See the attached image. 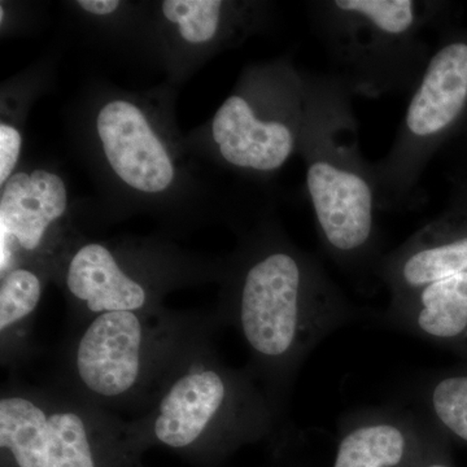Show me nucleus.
<instances>
[{
	"instance_id": "f8f14e48",
	"label": "nucleus",
	"mask_w": 467,
	"mask_h": 467,
	"mask_svg": "<svg viewBox=\"0 0 467 467\" xmlns=\"http://www.w3.org/2000/svg\"><path fill=\"white\" fill-rule=\"evenodd\" d=\"M143 348V325L137 312L97 316L77 346L79 380L95 395L119 398L140 379Z\"/></svg>"
},
{
	"instance_id": "9b49d317",
	"label": "nucleus",
	"mask_w": 467,
	"mask_h": 467,
	"mask_svg": "<svg viewBox=\"0 0 467 467\" xmlns=\"http://www.w3.org/2000/svg\"><path fill=\"white\" fill-rule=\"evenodd\" d=\"M467 272V208L451 204L395 250L383 254L376 275L391 299Z\"/></svg>"
},
{
	"instance_id": "9d476101",
	"label": "nucleus",
	"mask_w": 467,
	"mask_h": 467,
	"mask_svg": "<svg viewBox=\"0 0 467 467\" xmlns=\"http://www.w3.org/2000/svg\"><path fill=\"white\" fill-rule=\"evenodd\" d=\"M439 434L420 409L361 408L340 418L333 467H423Z\"/></svg>"
},
{
	"instance_id": "ddd939ff",
	"label": "nucleus",
	"mask_w": 467,
	"mask_h": 467,
	"mask_svg": "<svg viewBox=\"0 0 467 467\" xmlns=\"http://www.w3.org/2000/svg\"><path fill=\"white\" fill-rule=\"evenodd\" d=\"M64 282L70 296L88 312L140 313L150 301V288L130 272L109 244L88 242L67 259Z\"/></svg>"
},
{
	"instance_id": "a211bd4d",
	"label": "nucleus",
	"mask_w": 467,
	"mask_h": 467,
	"mask_svg": "<svg viewBox=\"0 0 467 467\" xmlns=\"http://www.w3.org/2000/svg\"><path fill=\"white\" fill-rule=\"evenodd\" d=\"M0 278V328L5 333L36 309L42 297L43 281L30 265L15 267Z\"/></svg>"
},
{
	"instance_id": "7ed1b4c3",
	"label": "nucleus",
	"mask_w": 467,
	"mask_h": 467,
	"mask_svg": "<svg viewBox=\"0 0 467 467\" xmlns=\"http://www.w3.org/2000/svg\"><path fill=\"white\" fill-rule=\"evenodd\" d=\"M352 95L334 76L310 73L299 155L325 254L353 275L373 273L383 257L376 171L359 149Z\"/></svg>"
},
{
	"instance_id": "f3484780",
	"label": "nucleus",
	"mask_w": 467,
	"mask_h": 467,
	"mask_svg": "<svg viewBox=\"0 0 467 467\" xmlns=\"http://www.w3.org/2000/svg\"><path fill=\"white\" fill-rule=\"evenodd\" d=\"M48 467H104L88 426L75 411L50 414Z\"/></svg>"
},
{
	"instance_id": "20e7f679",
	"label": "nucleus",
	"mask_w": 467,
	"mask_h": 467,
	"mask_svg": "<svg viewBox=\"0 0 467 467\" xmlns=\"http://www.w3.org/2000/svg\"><path fill=\"white\" fill-rule=\"evenodd\" d=\"M330 73L352 97L413 92L454 5L431 0H315L306 5Z\"/></svg>"
},
{
	"instance_id": "dca6fc26",
	"label": "nucleus",
	"mask_w": 467,
	"mask_h": 467,
	"mask_svg": "<svg viewBox=\"0 0 467 467\" xmlns=\"http://www.w3.org/2000/svg\"><path fill=\"white\" fill-rule=\"evenodd\" d=\"M418 409L445 435L467 442V370L423 377L416 387Z\"/></svg>"
},
{
	"instance_id": "39448f33",
	"label": "nucleus",
	"mask_w": 467,
	"mask_h": 467,
	"mask_svg": "<svg viewBox=\"0 0 467 467\" xmlns=\"http://www.w3.org/2000/svg\"><path fill=\"white\" fill-rule=\"evenodd\" d=\"M309 88L310 73L291 57L251 64L198 140L187 142L221 168L266 182L299 155Z\"/></svg>"
},
{
	"instance_id": "4468645a",
	"label": "nucleus",
	"mask_w": 467,
	"mask_h": 467,
	"mask_svg": "<svg viewBox=\"0 0 467 467\" xmlns=\"http://www.w3.org/2000/svg\"><path fill=\"white\" fill-rule=\"evenodd\" d=\"M380 319L422 340L467 347V272L391 299Z\"/></svg>"
},
{
	"instance_id": "0eeeda50",
	"label": "nucleus",
	"mask_w": 467,
	"mask_h": 467,
	"mask_svg": "<svg viewBox=\"0 0 467 467\" xmlns=\"http://www.w3.org/2000/svg\"><path fill=\"white\" fill-rule=\"evenodd\" d=\"M216 427L239 444L264 434L269 414L250 384L217 368H201L171 384L160 402L152 434L160 444L190 450Z\"/></svg>"
},
{
	"instance_id": "2eb2a0df",
	"label": "nucleus",
	"mask_w": 467,
	"mask_h": 467,
	"mask_svg": "<svg viewBox=\"0 0 467 467\" xmlns=\"http://www.w3.org/2000/svg\"><path fill=\"white\" fill-rule=\"evenodd\" d=\"M0 448L8 466L48 467L50 416L30 399H2Z\"/></svg>"
},
{
	"instance_id": "1a4fd4ad",
	"label": "nucleus",
	"mask_w": 467,
	"mask_h": 467,
	"mask_svg": "<svg viewBox=\"0 0 467 467\" xmlns=\"http://www.w3.org/2000/svg\"><path fill=\"white\" fill-rule=\"evenodd\" d=\"M69 202L66 181L48 168L20 169L0 187V276L51 250Z\"/></svg>"
},
{
	"instance_id": "423d86ee",
	"label": "nucleus",
	"mask_w": 467,
	"mask_h": 467,
	"mask_svg": "<svg viewBox=\"0 0 467 467\" xmlns=\"http://www.w3.org/2000/svg\"><path fill=\"white\" fill-rule=\"evenodd\" d=\"M466 125L467 29L454 23L439 34L391 149L373 162L380 211L414 208L426 168Z\"/></svg>"
},
{
	"instance_id": "aec40b11",
	"label": "nucleus",
	"mask_w": 467,
	"mask_h": 467,
	"mask_svg": "<svg viewBox=\"0 0 467 467\" xmlns=\"http://www.w3.org/2000/svg\"><path fill=\"white\" fill-rule=\"evenodd\" d=\"M441 430V429H439ZM445 435L441 430L438 439H436L434 447L430 451L423 467H451L450 460L447 457V447H445Z\"/></svg>"
},
{
	"instance_id": "f03ea898",
	"label": "nucleus",
	"mask_w": 467,
	"mask_h": 467,
	"mask_svg": "<svg viewBox=\"0 0 467 467\" xmlns=\"http://www.w3.org/2000/svg\"><path fill=\"white\" fill-rule=\"evenodd\" d=\"M75 133L101 189L117 204L164 213L202 204L207 196L164 98L92 90L79 107Z\"/></svg>"
},
{
	"instance_id": "412c9836",
	"label": "nucleus",
	"mask_w": 467,
	"mask_h": 467,
	"mask_svg": "<svg viewBox=\"0 0 467 467\" xmlns=\"http://www.w3.org/2000/svg\"><path fill=\"white\" fill-rule=\"evenodd\" d=\"M453 199L451 204L461 205L467 208V177H461L457 182H454Z\"/></svg>"
},
{
	"instance_id": "6e6552de",
	"label": "nucleus",
	"mask_w": 467,
	"mask_h": 467,
	"mask_svg": "<svg viewBox=\"0 0 467 467\" xmlns=\"http://www.w3.org/2000/svg\"><path fill=\"white\" fill-rule=\"evenodd\" d=\"M155 26L162 55L175 75L193 64L236 47L265 32L272 5L265 2L164 0L156 7Z\"/></svg>"
},
{
	"instance_id": "6ab92c4d",
	"label": "nucleus",
	"mask_w": 467,
	"mask_h": 467,
	"mask_svg": "<svg viewBox=\"0 0 467 467\" xmlns=\"http://www.w3.org/2000/svg\"><path fill=\"white\" fill-rule=\"evenodd\" d=\"M23 144V130L8 122L0 121V187L17 171Z\"/></svg>"
},
{
	"instance_id": "f257e3e1",
	"label": "nucleus",
	"mask_w": 467,
	"mask_h": 467,
	"mask_svg": "<svg viewBox=\"0 0 467 467\" xmlns=\"http://www.w3.org/2000/svg\"><path fill=\"white\" fill-rule=\"evenodd\" d=\"M234 316L265 373L287 379L306 356L362 312L273 220L261 221L230 270Z\"/></svg>"
}]
</instances>
